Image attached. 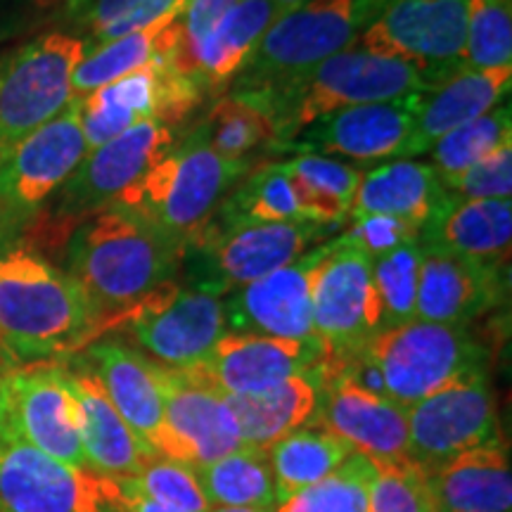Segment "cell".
I'll return each instance as SVG.
<instances>
[{"label":"cell","instance_id":"cell-1","mask_svg":"<svg viewBox=\"0 0 512 512\" xmlns=\"http://www.w3.org/2000/svg\"><path fill=\"white\" fill-rule=\"evenodd\" d=\"M185 247L124 204L86 216L67 242V271L91 313L95 339L162 287L176 283Z\"/></svg>","mask_w":512,"mask_h":512},{"label":"cell","instance_id":"cell-2","mask_svg":"<svg viewBox=\"0 0 512 512\" xmlns=\"http://www.w3.org/2000/svg\"><path fill=\"white\" fill-rule=\"evenodd\" d=\"M95 328L67 271L34 247L0 238V356L24 363L72 354Z\"/></svg>","mask_w":512,"mask_h":512},{"label":"cell","instance_id":"cell-3","mask_svg":"<svg viewBox=\"0 0 512 512\" xmlns=\"http://www.w3.org/2000/svg\"><path fill=\"white\" fill-rule=\"evenodd\" d=\"M382 0H306L280 15L230 81V95L256 110L304 79L320 62L354 46Z\"/></svg>","mask_w":512,"mask_h":512},{"label":"cell","instance_id":"cell-4","mask_svg":"<svg viewBox=\"0 0 512 512\" xmlns=\"http://www.w3.org/2000/svg\"><path fill=\"white\" fill-rule=\"evenodd\" d=\"M249 171V159L230 162L216 155L207 128L200 124L181 143H174L117 204L136 209L188 247L214 221L216 209Z\"/></svg>","mask_w":512,"mask_h":512},{"label":"cell","instance_id":"cell-5","mask_svg":"<svg viewBox=\"0 0 512 512\" xmlns=\"http://www.w3.org/2000/svg\"><path fill=\"white\" fill-rule=\"evenodd\" d=\"M430 88L411 64L351 46L320 62L304 79L266 102L261 112L271 119L278 136L273 147H278L332 112L425 93Z\"/></svg>","mask_w":512,"mask_h":512},{"label":"cell","instance_id":"cell-6","mask_svg":"<svg viewBox=\"0 0 512 512\" xmlns=\"http://www.w3.org/2000/svg\"><path fill=\"white\" fill-rule=\"evenodd\" d=\"M361 351L380 370L387 399L403 408H411L460 375L486 368L489 361L470 325L427 320H408L375 332Z\"/></svg>","mask_w":512,"mask_h":512},{"label":"cell","instance_id":"cell-7","mask_svg":"<svg viewBox=\"0 0 512 512\" xmlns=\"http://www.w3.org/2000/svg\"><path fill=\"white\" fill-rule=\"evenodd\" d=\"M330 230L335 228L306 219L204 228L183 252L190 287L223 299L235 287L299 259Z\"/></svg>","mask_w":512,"mask_h":512},{"label":"cell","instance_id":"cell-8","mask_svg":"<svg viewBox=\"0 0 512 512\" xmlns=\"http://www.w3.org/2000/svg\"><path fill=\"white\" fill-rule=\"evenodd\" d=\"M86 43L57 29L31 38L0 72V155L74 100L72 76Z\"/></svg>","mask_w":512,"mask_h":512},{"label":"cell","instance_id":"cell-9","mask_svg":"<svg viewBox=\"0 0 512 512\" xmlns=\"http://www.w3.org/2000/svg\"><path fill=\"white\" fill-rule=\"evenodd\" d=\"M467 0H382L356 48L406 62L434 88L463 69Z\"/></svg>","mask_w":512,"mask_h":512},{"label":"cell","instance_id":"cell-10","mask_svg":"<svg viewBox=\"0 0 512 512\" xmlns=\"http://www.w3.org/2000/svg\"><path fill=\"white\" fill-rule=\"evenodd\" d=\"M313 337L325 363H344L380 330V302L370 259L347 238L325 242L313 275Z\"/></svg>","mask_w":512,"mask_h":512},{"label":"cell","instance_id":"cell-11","mask_svg":"<svg viewBox=\"0 0 512 512\" xmlns=\"http://www.w3.org/2000/svg\"><path fill=\"white\" fill-rule=\"evenodd\" d=\"M0 512H124L119 479L46 456L10 430L0 437Z\"/></svg>","mask_w":512,"mask_h":512},{"label":"cell","instance_id":"cell-12","mask_svg":"<svg viewBox=\"0 0 512 512\" xmlns=\"http://www.w3.org/2000/svg\"><path fill=\"white\" fill-rule=\"evenodd\" d=\"M86 152L74 98L55 119L0 155V238L46 207Z\"/></svg>","mask_w":512,"mask_h":512},{"label":"cell","instance_id":"cell-13","mask_svg":"<svg viewBox=\"0 0 512 512\" xmlns=\"http://www.w3.org/2000/svg\"><path fill=\"white\" fill-rule=\"evenodd\" d=\"M408 411V460L420 470L456 458L498 437L494 389L486 368L460 375Z\"/></svg>","mask_w":512,"mask_h":512},{"label":"cell","instance_id":"cell-14","mask_svg":"<svg viewBox=\"0 0 512 512\" xmlns=\"http://www.w3.org/2000/svg\"><path fill=\"white\" fill-rule=\"evenodd\" d=\"M126 328L136 347L166 368L197 366L228 332L221 297L178 283L162 287L128 313Z\"/></svg>","mask_w":512,"mask_h":512},{"label":"cell","instance_id":"cell-15","mask_svg":"<svg viewBox=\"0 0 512 512\" xmlns=\"http://www.w3.org/2000/svg\"><path fill=\"white\" fill-rule=\"evenodd\" d=\"M176 143L171 126L140 121L98 150L86 152L67 183L57 190L55 211L62 219H86L117 204L128 190L143 181L147 171Z\"/></svg>","mask_w":512,"mask_h":512},{"label":"cell","instance_id":"cell-16","mask_svg":"<svg viewBox=\"0 0 512 512\" xmlns=\"http://www.w3.org/2000/svg\"><path fill=\"white\" fill-rule=\"evenodd\" d=\"M157 380L164 396L159 456L202 467L245 446L219 389L190 368H166L159 363Z\"/></svg>","mask_w":512,"mask_h":512},{"label":"cell","instance_id":"cell-17","mask_svg":"<svg viewBox=\"0 0 512 512\" xmlns=\"http://www.w3.org/2000/svg\"><path fill=\"white\" fill-rule=\"evenodd\" d=\"M420 100L422 93H413L387 102L347 107L313 121L278 147L299 155L347 157L363 164L408 159Z\"/></svg>","mask_w":512,"mask_h":512},{"label":"cell","instance_id":"cell-18","mask_svg":"<svg viewBox=\"0 0 512 512\" xmlns=\"http://www.w3.org/2000/svg\"><path fill=\"white\" fill-rule=\"evenodd\" d=\"M8 425L17 439L72 467H88L79 434V406L64 363L10 366Z\"/></svg>","mask_w":512,"mask_h":512},{"label":"cell","instance_id":"cell-19","mask_svg":"<svg viewBox=\"0 0 512 512\" xmlns=\"http://www.w3.org/2000/svg\"><path fill=\"white\" fill-rule=\"evenodd\" d=\"M325 254V245L242 287L223 299L228 332L299 339L313 342V275Z\"/></svg>","mask_w":512,"mask_h":512},{"label":"cell","instance_id":"cell-20","mask_svg":"<svg viewBox=\"0 0 512 512\" xmlns=\"http://www.w3.org/2000/svg\"><path fill=\"white\" fill-rule=\"evenodd\" d=\"M313 422L370 460L408 458V411L387 396L358 387L323 363V389Z\"/></svg>","mask_w":512,"mask_h":512},{"label":"cell","instance_id":"cell-21","mask_svg":"<svg viewBox=\"0 0 512 512\" xmlns=\"http://www.w3.org/2000/svg\"><path fill=\"white\" fill-rule=\"evenodd\" d=\"M320 344L299 339L226 332L202 363L192 366L223 396L259 394L323 361Z\"/></svg>","mask_w":512,"mask_h":512},{"label":"cell","instance_id":"cell-22","mask_svg":"<svg viewBox=\"0 0 512 512\" xmlns=\"http://www.w3.org/2000/svg\"><path fill=\"white\" fill-rule=\"evenodd\" d=\"M503 266L420 247L415 320L470 325L503 302Z\"/></svg>","mask_w":512,"mask_h":512},{"label":"cell","instance_id":"cell-23","mask_svg":"<svg viewBox=\"0 0 512 512\" xmlns=\"http://www.w3.org/2000/svg\"><path fill=\"white\" fill-rule=\"evenodd\" d=\"M64 373L79 406V434L88 470L110 479L136 477L150 460L157 458L155 448L140 439L121 418L81 356H76L69 366L64 363Z\"/></svg>","mask_w":512,"mask_h":512},{"label":"cell","instance_id":"cell-24","mask_svg":"<svg viewBox=\"0 0 512 512\" xmlns=\"http://www.w3.org/2000/svg\"><path fill=\"white\" fill-rule=\"evenodd\" d=\"M81 358L98 377L121 418L157 451L164 427V396L157 380V363L119 339H98Z\"/></svg>","mask_w":512,"mask_h":512},{"label":"cell","instance_id":"cell-25","mask_svg":"<svg viewBox=\"0 0 512 512\" xmlns=\"http://www.w3.org/2000/svg\"><path fill=\"white\" fill-rule=\"evenodd\" d=\"M418 247L508 266L512 247L510 200H465L446 190L444 202L420 230Z\"/></svg>","mask_w":512,"mask_h":512},{"label":"cell","instance_id":"cell-26","mask_svg":"<svg viewBox=\"0 0 512 512\" xmlns=\"http://www.w3.org/2000/svg\"><path fill=\"white\" fill-rule=\"evenodd\" d=\"M512 67L460 69L422 93L408 157L425 155L458 126L482 117L510 95Z\"/></svg>","mask_w":512,"mask_h":512},{"label":"cell","instance_id":"cell-27","mask_svg":"<svg viewBox=\"0 0 512 512\" xmlns=\"http://www.w3.org/2000/svg\"><path fill=\"white\" fill-rule=\"evenodd\" d=\"M425 477L441 512H512V467L501 439L458 453Z\"/></svg>","mask_w":512,"mask_h":512},{"label":"cell","instance_id":"cell-28","mask_svg":"<svg viewBox=\"0 0 512 512\" xmlns=\"http://www.w3.org/2000/svg\"><path fill=\"white\" fill-rule=\"evenodd\" d=\"M444 197L446 188L430 164L394 159L392 164L363 171L349 216H392L420 235Z\"/></svg>","mask_w":512,"mask_h":512},{"label":"cell","instance_id":"cell-29","mask_svg":"<svg viewBox=\"0 0 512 512\" xmlns=\"http://www.w3.org/2000/svg\"><path fill=\"white\" fill-rule=\"evenodd\" d=\"M323 389V361L259 394L226 396L245 446L268 448L304 427L318 411Z\"/></svg>","mask_w":512,"mask_h":512},{"label":"cell","instance_id":"cell-30","mask_svg":"<svg viewBox=\"0 0 512 512\" xmlns=\"http://www.w3.org/2000/svg\"><path fill=\"white\" fill-rule=\"evenodd\" d=\"M273 0H238L192 53V79L202 91H221L238 76L261 36L285 15Z\"/></svg>","mask_w":512,"mask_h":512},{"label":"cell","instance_id":"cell-31","mask_svg":"<svg viewBox=\"0 0 512 512\" xmlns=\"http://www.w3.org/2000/svg\"><path fill=\"white\" fill-rule=\"evenodd\" d=\"M178 17L181 15L159 19L152 27L140 29L136 34L86 48L72 76L74 98H83L107 83L124 79V76L150 67L152 62L174 53L178 38H181Z\"/></svg>","mask_w":512,"mask_h":512},{"label":"cell","instance_id":"cell-32","mask_svg":"<svg viewBox=\"0 0 512 512\" xmlns=\"http://www.w3.org/2000/svg\"><path fill=\"white\" fill-rule=\"evenodd\" d=\"M264 451L273 472L278 503L323 482L354 453L347 441L335 437L313 420Z\"/></svg>","mask_w":512,"mask_h":512},{"label":"cell","instance_id":"cell-33","mask_svg":"<svg viewBox=\"0 0 512 512\" xmlns=\"http://www.w3.org/2000/svg\"><path fill=\"white\" fill-rule=\"evenodd\" d=\"M185 3L188 0H62L60 17L64 31L93 48L181 15Z\"/></svg>","mask_w":512,"mask_h":512},{"label":"cell","instance_id":"cell-34","mask_svg":"<svg viewBox=\"0 0 512 512\" xmlns=\"http://www.w3.org/2000/svg\"><path fill=\"white\" fill-rule=\"evenodd\" d=\"M211 508H273L278 505L264 448L242 446L214 463L195 467Z\"/></svg>","mask_w":512,"mask_h":512},{"label":"cell","instance_id":"cell-35","mask_svg":"<svg viewBox=\"0 0 512 512\" xmlns=\"http://www.w3.org/2000/svg\"><path fill=\"white\" fill-rule=\"evenodd\" d=\"M214 216H219V221H211V228L304 219L292 178L283 164H268L247 174L245 181L230 190Z\"/></svg>","mask_w":512,"mask_h":512},{"label":"cell","instance_id":"cell-36","mask_svg":"<svg viewBox=\"0 0 512 512\" xmlns=\"http://www.w3.org/2000/svg\"><path fill=\"white\" fill-rule=\"evenodd\" d=\"M512 145V110L510 105H496L470 124L458 126L432 145V169L441 178L456 176L470 169L494 152Z\"/></svg>","mask_w":512,"mask_h":512},{"label":"cell","instance_id":"cell-37","mask_svg":"<svg viewBox=\"0 0 512 512\" xmlns=\"http://www.w3.org/2000/svg\"><path fill=\"white\" fill-rule=\"evenodd\" d=\"M373 482V460L351 453L330 477L278 503L273 512H366Z\"/></svg>","mask_w":512,"mask_h":512},{"label":"cell","instance_id":"cell-38","mask_svg":"<svg viewBox=\"0 0 512 512\" xmlns=\"http://www.w3.org/2000/svg\"><path fill=\"white\" fill-rule=\"evenodd\" d=\"M211 150L230 162H247L256 147L275 145V128L264 112L238 95H223L202 121Z\"/></svg>","mask_w":512,"mask_h":512},{"label":"cell","instance_id":"cell-39","mask_svg":"<svg viewBox=\"0 0 512 512\" xmlns=\"http://www.w3.org/2000/svg\"><path fill=\"white\" fill-rule=\"evenodd\" d=\"M370 266H373V283L377 302H380V330L415 320L420 266L418 242L375 256V259H370Z\"/></svg>","mask_w":512,"mask_h":512},{"label":"cell","instance_id":"cell-40","mask_svg":"<svg viewBox=\"0 0 512 512\" xmlns=\"http://www.w3.org/2000/svg\"><path fill=\"white\" fill-rule=\"evenodd\" d=\"M512 67L510 0H467L463 69Z\"/></svg>","mask_w":512,"mask_h":512},{"label":"cell","instance_id":"cell-41","mask_svg":"<svg viewBox=\"0 0 512 512\" xmlns=\"http://www.w3.org/2000/svg\"><path fill=\"white\" fill-rule=\"evenodd\" d=\"M128 489L150 498L174 512H209L211 503L204 496L197 470L181 460L157 456L136 477L121 479Z\"/></svg>","mask_w":512,"mask_h":512},{"label":"cell","instance_id":"cell-42","mask_svg":"<svg viewBox=\"0 0 512 512\" xmlns=\"http://www.w3.org/2000/svg\"><path fill=\"white\" fill-rule=\"evenodd\" d=\"M375 482L366 512H430L425 470L413 460H373Z\"/></svg>","mask_w":512,"mask_h":512},{"label":"cell","instance_id":"cell-43","mask_svg":"<svg viewBox=\"0 0 512 512\" xmlns=\"http://www.w3.org/2000/svg\"><path fill=\"white\" fill-rule=\"evenodd\" d=\"M441 185L465 200H510L512 192V145L494 152L456 176L441 178Z\"/></svg>","mask_w":512,"mask_h":512},{"label":"cell","instance_id":"cell-44","mask_svg":"<svg viewBox=\"0 0 512 512\" xmlns=\"http://www.w3.org/2000/svg\"><path fill=\"white\" fill-rule=\"evenodd\" d=\"M349 228L344 230L342 238H347L351 245L361 249L368 259L392 252L396 247L418 242V233L406 223L392 219V216L380 214H363L349 216Z\"/></svg>","mask_w":512,"mask_h":512},{"label":"cell","instance_id":"cell-45","mask_svg":"<svg viewBox=\"0 0 512 512\" xmlns=\"http://www.w3.org/2000/svg\"><path fill=\"white\" fill-rule=\"evenodd\" d=\"M285 166L292 174L311 183L313 188L330 192L332 197L342 200L351 209L358 183H361V169H354V166L339 162V159L323 155H299L285 162Z\"/></svg>","mask_w":512,"mask_h":512},{"label":"cell","instance_id":"cell-46","mask_svg":"<svg viewBox=\"0 0 512 512\" xmlns=\"http://www.w3.org/2000/svg\"><path fill=\"white\" fill-rule=\"evenodd\" d=\"M119 484H121V491H124V512H174V510L164 508V505L150 501V498L136 494V491L128 489L121 479H119Z\"/></svg>","mask_w":512,"mask_h":512},{"label":"cell","instance_id":"cell-47","mask_svg":"<svg viewBox=\"0 0 512 512\" xmlns=\"http://www.w3.org/2000/svg\"><path fill=\"white\" fill-rule=\"evenodd\" d=\"M8 373L10 361L0 356V437L10 430L8 425Z\"/></svg>","mask_w":512,"mask_h":512},{"label":"cell","instance_id":"cell-48","mask_svg":"<svg viewBox=\"0 0 512 512\" xmlns=\"http://www.w3.org/2000/svg\"><path fill=\"white\" fill-rule=\"evenodd\" d=\"M209 512H273V508H211Z\"/></svg>","mask_w":512,"mask_h":512},{"label":"cell","instance_id":"cell-49","mask_svg":"<svg viewBox=\"0 0 512 512\" xmlns=\"http://www.w3.org/2000/svg\"><path fill=\"white\" fill-rule=\"evenodd\" d=\"M34 3V0H0V12L10 10V8H19V5Z\"/></svg>","mask_w":512,"mask_h":512},{"label":"cell","instance_id":"cell-50","mask_svg":"<svg viewBox=\"0 0 512 512\" xmlns=\"http://www.w3.org/2000/svg\"><path fill=\"white\" fill-rule=\"evenodd\" d=\"M273 3H278V5H280V8H283V10H287V12H290V10H294V8H297V5H302V3H306V0H273Z\"/></svg>","mask_w":512,"mask_h":512},{"label":"cell","instance_id":"cell-51","mask_svg":"<svg viewBox=\"0 0 512 512\" xmlns=\"http://www.w3.org/2000/svg\"><path fill=\"white\" fill-rule=\"evenodd\" d=\"M430 512H441V510L437 508V505H434V503H432V498H430Z\"/></svg>","mask_w":512,"mask_h":512}]
</instances>
